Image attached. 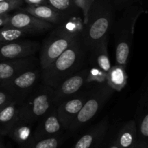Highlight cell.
<instances>
[{
	"label": "cell",
	"instance_id": "cell-27",
	"mask_svg": "<svg viewBox=\"0 0 148 148\" xmlns=\"http://www.w3.org/2000/svg\"><path fill=\"white\" fill-rule=\"evenodd\" d=\"M75 6L82 12V20H83V24L85 25L88 20V14L90 10L92 4L88 1V0H73Z\"/></svg>",
	"mask_w": 148,
	"mask_h": 148
},
{
	"label": "cell",
	"instance_id": "cell-20",
	"mask_svg": "<svg viewBox=\"0 0 148 148\" xmlns=\"http://www.w3.org/2000/svg\"><path fill=\"white\" fill-rule=\"evenodd\" d=\"M19 102L13 101L0 110V136H7L14 122L18 118Z\"/></svg>",
	"mask_w": 148,
	"mask_h": 148
},
{
	"label": "cell",
	"instance_id": "cell-21",
	"mask_svg": "<svg viewBox=\"0 0 148 148\" xmlns=\"http://www.w3.org/2000/svg\"><path fill=\"white\" fill-rule=\"evenodd\" d=\"M128 80L126 67L119 65L111 66L107 73L106 84L114 91H120L126 86Z\"/></svg>",
	"mask_w": 148,
	"mask_h": 148
},
{
	"label": "cell",
	"instance_id": "cell-24",
	"mask_svg": "<svg viewBox=\"0 0 148 148\" xmlns=\"http://www.w3.org/2000/svg\"><path fill=\"white\" fill-rule=\"evenodd\" d=\"M27 35H28L27 33L18 28L4 26L0 28V43L20 40Z\"/></svg>",
	"mask_w": 148,
	"mask_h": 148
},
{
	"label": "cell",
	"instance_id": "cell-8",
	"mask_svg": "<svg viewBox=\"0 0 148 148\" xmlns=\"http://www.w3.org/2000/svg\"><path fill=\"white\" fill-rule=\"evenodd\" d=\"M88 67H84L62 81L54 89L53 104L55 106L82 90L87 84Z\"/></svg>",
	"mask_w": 148,
	"mask_h": 148
},
{
	"label": "cell",
	"instance_id": "cell-23",
	"mask_svg": "<svg viewBox=\"0 0 148 148\" xmlns=\"http://www.w3.org/2000/svg\"><path fill=\"white\" fill-rule=\"evenodd\" d=\"M63 142V136H53L46 139H31L26 145L19 146V148H59Z\"/></svg>",
	"mask_w": 148,
	"mask_h": 148
},
{
	"label": "cell",
	"instance_id": "cell-16",
	"mask_svg": "<svg viewBox=\"0 0 148 148\" xmlns=\"http://www.w3.org/2000/svg\"><path fill=\"white\" fill-rule=\"evenodd\" d=\"M34 17L51 23L54 26L60 25L67 20V17L64 16L59 12L53 9L49 4H43L38 6H28L21 9Z\"/></svg>",
	"mask_w": 148,
	"mask_h": 148
},
{
	"label": "cell",
	"instance_id": "cell-25",
	"mask_svg": "<svg viewBox=\"0 0 148 148\" xmlns=\"http://www.w3.org/2000/svg\"><path fill=\"white\" fill-rule=\"evenodd\" d=\"M107 74L102 70L95 66L88 67V73L87 76V84L95 83V84L106 83Z\"/></svg>",
	"mask_w": 148,
	"mask_h": 148
},
{
	"label": "cell",
	"instance_id": "cell-31",
	"mask_svg": "<svg viewBox=\"0 0 148 148\" xmlns=\"http://www.w3.org/2000/svg\"><path fill=\"white\" fill-rule=\"evenodd\" d=\"M11 14L0 15V28H2L7 25Z\"/></svg>",
	"mask_w": 148,
	"mask_h": 148
},
{
	"label": "cell",
	"instance_id": "cell-36",
	"mask_svg": "<svg viewBox=\"0 0 148 148\" xmlns=\"http://www.w3.org/2000/svg\"><path fill=\"white\" fill-rule=\"evenodd\" d=\"M4 1V0H0V1Z\"/></svg>",
	"mask_w": 148,
	"mask_h": 148
},
{
	"label": "cell",
	"instance_id": "cell-28",
	"mask_svg": "<svg viewBox=\"0 0 148 148\" xmlns=\"http://www.w3.org/2000/svg\"><path fill=\"white\" fill-rule=\"evenodd\" d=\"M116 11H122L127 7L133 4L143 5V0H111Z\"/></svg>",
	"mask_w": 148,
	"mask_h": 148
},
{
	"label": "cell",
	"instance_id": "cell-14",
	"mask_svg": "<svg viewBox=\"0 0 148 148\" xmlns=\"http://www.w3.org/2000/svg\"><path fill=\"white\" fill-rule=\"evenodd\" d=\"M37 65L35 56L11 60L0 61V85L23 72Z\"/></svg>",
	"mask_w": 148,
	"mask_h": 148
},
{
	"label": "cell",
	"instance_id": "cell-30",
	"mask_svg": "<svg viewBox=\"0 0 148 148\" xmlns=\"http://www.w3.org/2000/svg\"><path fill=\"white\" fill-rule=\"evenodd\" d=\"M28 6H38L43 4H49L48 0H23Z\"/></svg>",
	"mask_w": 148,
	"mask_h": 148
},
{
	"label": "cell",
	"instance_id": "cell-12",
	"mask_svg": "<svg viewBox=\"0 0 148 148\" xmlns=\"http://www.w3.org/2000/svg\"><path fill=\"white\" fill-rule=\"evenodd\" d=\"M64 129L58 116L56 106H53L40 120L33 132L32 139H46L62 135Z\"/></svg>",
	"mask_w": 148,
	"mask_h": 148
},
{
	"label": "cell",
	"instance_id": "cell-3",
	"mask_svg": "<svg viewBox=\"0 0 148 148\" xmlns=\"http://www.w3.org/2000/svg\"><path fill=\"white\" fill-rule=\"evenodd\" d=\"M122 11L119 18L114 21L111 30L115 41L116 65L127 68L132 48L135 25L146 10L141 4H133Z\"/></svg>",
	"mask_w": 148,
	"mask_h": 148
},
{
	"label": "cell",
	"instance_id": "cell-7",
	"mask_svg": "<svg viewBox=\"0 0 148 148\" xmlns=\"http://www.w3.org/2000/svg\"><path fill=\"white\" fill-rule=\"evenodd\" d=\"M41 73L40 67L38 68L37 65L32 67L1 84L0 88L10 93L20 104L38 85L41 80Z\"/></svg>",
	"mask_w": 148,
	"mask_h": 148
},
{
	"label": "cell",
	"instance_id": "cell-1",
	"mask_svg": "<svg viewBox=\"0 0 148 148\" xmlns=\"http://www.w3.org/2000/svg\"><path fill=\"white\" fill-rule=\"evenodd\" d=\"M116 10L111 0H94L79 40L88 54L99 41L107 37L115 21Z\"/></svg>",
	"mask_w": 148,
	"mask_h": 148
},
{
	"label": "cell",
	"instance_id": "cell-13",
	"mask_svg": "<svg viewBox=\"0 0 148 148\" xmlns=\"http://www.w3.org/2000/svg\"><path fill=\"white\" fill-rule=\"evenodd\" d=\"M108 129V118L105 117L82 133L72 148H99Z\"/></svg>",
	"mask_w": 148,
	"mask_h": 148
},
{
	"label": "cell",
	"instance_id": "cell-9",
	"mask_svg": "<svg viewBox=\"0 0 148 148\" xmlns=\"http://www.w3.org/2000/svg\"><path fill=\"white\" fill-rule=\"evenodd\" d=\"M90 93V89L81 90L72 97L61 102L56 107L58 116L66 131L75 120Z\"/></svg>",
	"mask_w": 148,
	"mask_h": 148
},
{
	"label": "cell",
	"instance_id": "cell-5",
	"mask_svg": "<svg viewBox=\"0 0 148 148\" xmlns=\"http://www.w3.org/2000/svg\"><path fill=\"white\" fill-rule=\"evenodd\" d=\"M114 93V90L106 83L95 84L94 86L91 87L88 99L69 126L67 131L71 134H75L84 130Z\"/></svg>",
	"mask_w": 148,
	"mask_h": 148
},
{
	"label": "cell",
	"instance_id": "cell-32",
	"mask_svg": "<svg viewBox=\"0 0 148 148\" xmlns=\"http://www.w3.org/2000/svg\"><path fill=\"white\" fill-rule=\"evenodd\" d=\"M105 148H119L118 147V145H117L116 142L115 136H114V139H112L108 142V144L105 147Z\"/></svg>",
	"mask_w": 148,
	"mask_h": 148
},
{
	"label": "cell",
	"instance_id": "cell-29",
	"mask_svg": "<svg viewBox=\"0 0 148 148\" xmlns=\"http://www.w3.org/2000/svg\"><path fill=\"white\" fill-rule=\"evenodd\" d=\"M13 101H17V100L8 91L0 88V110Z\"/></svg>",
	"mask_w": 148,
	"mask_h": 148
},
{
	"label": "cell",
	"instance_id": "cell-11",
	"mask_svg": "<svg viewBox=\"0 0 148 148\" xmlns=\"http://www.w3.org/2000/svg\"><path fill=\"white\" fill-rule=\"evenodd\" d=\"M40 44L36 41L20 40L0 43V61L11 60L35 56Z\"/></svg>",
	"mask_w": 148,
	"mask_h": 148
},
{
	"label": "cell",
	"instance_id": "cell-33",
	"mask_svg": "<svg viewBox=\"0 0 148 148\" xmlns=\"http://www.w3.org/2000/svg\"><path fill=\"white\" fill-rule=\"evenodd\" d=\"M134 148H148V143H143V142H137V145Z\"/></svg>",
	"mask_w": 148,
	"mask_h": 148
},
{
	"label": "cell",
	"instance_id": "cell-15",
	"mask_svg": "<svg viewBox=\"0 0 148 148\" xmlns=\"http://www.w3.org/2000/svg\"><path fill=\"white\" fill-rule=\"evenodd\" d=\"M108 36L98 42L88 53L90 66H95L108 73L111 68L108 55Z\"/></svg>",
	"mask_w": 148,
	"mask_h": 148
},
{
	"label": "cell",
	"instance_id": "cell-35",
	"mask_svg": "<svg viewBox=\"0 0 148 148\" xmlns=\"http://www.w3.org/2000/svg\"><path fill=\"white\" fill-rule=\"evenodd\" d=\"M88 1H89L90 3H91V4H92V3H93V1H94V0H88Z\"/></svg>",
	"mask_w": 148,
	"mask_h": 148
},
{
	"label": "cell",
	"instance_id": "cell-22",
	"mask_svg": "<svg viewBox=\"0 0 148 148\" xmlns=\"http://www.w3.org/2000/svg\"><path fill=\"white\" fill-rule=\"evenodd\" d=\"M48 4L67 18L79 16L80 10L75 6L73 0H48Z\"/></svg>",
	"mask_w": 148,
	"mask_h": 148
},
{
	"label": "cell",
	"instance_id": "cell-19",
	"mask_svg": "<svg viewBox=\"0 0 148 148\" xmlns=\"http://www.w3.org/2000/svg\"><path fill=\"white\" fill-rule=\"evenodd\" d=\"M33 125L17 118L10 129L7 136L11 138L14 142L23 146L28 143L33 136Z\"/></svg>",
	"mask_w": 148,
	"mask_h": 148
},
{
	"label": "cell",
	"instance_id": "cell-2",
	"mask_svg": "<svg viewBox=\"0 0 148 148\" xmlns=\"http://www.w3.org/2000/svg\"><path fill=\"white\" fill-rule=\"evenodd\" d=\"M88 52L77 37L49 67L42 70V84L55 89L62 81L85 67Z\"/></svg>",
	"mask_w": 148,
	"mask_h": 148
},
{
	"label": "cell",
	"instance_id": "cell-18",
	"mask_svg": "<svg viewBox=\"0 0 148 148\" xmlns=\"http://www.w3.org/2000/svg\"><path fill=\"white\" fill-rule=\"evenodd\" d=\"M115 140L119 148H134L138 142L137 125L134 119L126 122L115 135Z\"/></svg>",
	"mask_w": 148,
	"mask_h": 148
},
{
	"label": "cell",
	"instance_id": "cell-34",
	"mask_svg": "<svg viewBox=\"0 0 148 148\" xmlns=\"http://www.w3.org/2000/svg\"><path fill=\"white\" fill-rule=\"evenodd\" d=\"M0 148H6V147L4 146V142H3L2 139H1V136H0Z\"/></svg>",
	"mask_w": 148,
	"mask_h": 148
},
{
	"label": "cell",
	"instance_id": "cell-10",
	"mask_svg": "<svg viewBox=\"0 0 148 148\" xmlns=\"http://www.w3.org/2000/svg\"><path fill=\"white\" fill-rule=\"evenodd\" d=\"M5 26L16 28L27 34L41 33L54 28L53 25L43 21L20 8V11L10 15V19Z\"/></svg>",
	"mask_w": 148,
	"mask_h": 148
},
{
	"label": "cell",
	"instance_id": "cell-4",
	"mask_svg": "<svg viewBox=\"0 0 148 148\" xmlns=\"http://www.w3.org/2000/svg\"><path fill=\"white\" fill-rule=\"evenodd\" d=\"M54 89L38 84L18 107V118L33 125L51 108L53 104Z\"/></svg>",
	"mask_w": 148,
	"mask_h": 148
},
{
	"label": "cell",
	"instance_id": "cell-6",
	"mask_svg": "<svg viewBox=\"0 0 148 148\" xmlns=\"http://www.w3.org/2000/svg\"><path fill=\"white\" fill-rule=\"evenodd\" d=\"M77 37L79 36L67 31L62 24L54 26L40 44L39 65L41 70L49 67Z\"/></svg>",
	"mask_w": 148,
	"mask_h": 148
},
{
	"label": "cell",
	"instance_id": "cell-26",
	"mask_svg": "<svg viewBox=\"0 0 148 148\" xmlns=\"http://www.w3.org/2000/svg\"><path fill=\"white\" fill-rule=\"evenodd\" d=\"M23 0H4L0 1V15L10 14V12L19 10L23 4Z\"/></svg>",
	"mask_w": 148,
	"mask_h": 148
},
{
	"label": "cell",
	"instance_id": "cell-17",
	"mask_svg": "<svg viewBox=\"0 0 148 148\" xmlns=\"http://www.w3.org/2000/svg\"><path fill=\"white\" fill-rule=\"evenodd\" d=\"M147 91H145L139 102L136 112V125H137L138 142L148 143V107Z\"/></svg>",
	"mask_w": 148,
	"mask_h": 148
}]
</instances>
